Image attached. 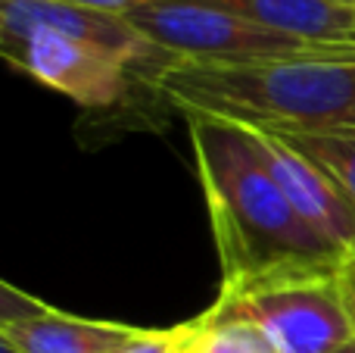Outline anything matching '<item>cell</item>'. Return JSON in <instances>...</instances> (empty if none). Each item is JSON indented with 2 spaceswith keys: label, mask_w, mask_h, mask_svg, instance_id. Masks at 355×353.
<instances>
[{
  "label": "cell",
  "mask_w": 355,
  "mask_h": 353,
  "mask_svg": "<svg viewBox=\"0 0 355 353\" xmlns=\"http://www.w3.org/2000/svg\"><path fill=\"white\" fill-rule=\"evenodd\" d=\"M196 179L218 254V297L306 279H337L346 260L293 210L250 125L187 116Z\"/></svg>",
  "instance_id": "obj_1"
},
{
  "label": "cell",
  "mask_w": 355,
  "mask_h": 353,
  "mask_svg": "<svg viewBox=\"0 0 355 353\" xmlns=\"http://www.w3.org/2000/svg\"><path fill=\"white\" fill-rule=\"evenodd\" d=\"M144 85L184 116L262 131L355 129V44L265 63H168Z\"/></svg>",
  "instance_id": "obj_2"
},
{
  "label": "cell",
  "mask_w": 355,
  "mask_h": 353,
  "mask_svg": "<svg viewBox=\"0 0 355 353\" xmlns=\"http://www.w3.org/2000/svg\"><path fill=\"white\" fill-rule=\"evenodd\" d=\"M131 25L153 47L168 54L178 63H265V60H293V56L327 54L337 44H309L300 38L268 31L237 19L231 13L212 10L190 0H162L141 10H131Z\"/></svg>",
  "instance_id": "obj_3"
},
{
  "label": "cell",
  "mask_w": 355,
  "mask_h": 353,
  "mask_svg": "<svg viewBox=\"0 0 355 353\" xmlns=\"http://www.w3.org/2000/svg\"><path fill=\"white\" fill-rule=\"evenodd\" d=\"M0 54L12 69L66 94L85 110H106L122 104L135 75H141L119 54L44 25H0Z\"/></svg>",
  "instance_id": "obj_4"
},
{
  "label": "cell",
  "mask_w": 355,
  "mask_h": 353,
  "mask_svg": "<svg viewBox=\"0 0 355 353\" xmlns=\"http://www.w3.org/2000/svg\"><path fill=\"white\" fill-rule=\"evenodd\" d=\"M227 300L259 325L281 353H340L355 341L337 279H306Z\"/></svg>",
  "instance_id": "obj_5"
},
{
  "label": "cell",
  "mask_w": 355,
  "mask_h": 353,
  "mask_svg": "<svg viewBox=\"0 0 355 353\" xmlns=\"http://www.w3.org/2000/svg\"><path fill=\"white\" fill-rule=\"evenodd\" d=\"M141 335V325L72 316L10 281L0 285V341L19 353H122Z\"/></svg>",
  "instance_id": "obj_6"
},
{
  "label": "cell",
  "mask_w": 355,
  "mask_h": 353,
  "mask_svg": "<svg viewBox=\"0 0 355 353\" xmlns=\"http://www.w3.org/2000/svg\"><path fill=\"white\" fill-rule=\"evenodd\" d=\"M259 147L268 163L281 191L293 204V210L337 250L343 260L355 256V204L337 188L331 175H324L309 156L284 144L271 131L256 129Z\"/></svg>",
  "instance_id": "obj_7"
},
{
  "label": "cell",
  "mask_w": 355,
  "mask_h": 353,
  "mask_svg": "<svg viewBox=\"0 0 355 353\" xmlns=\"http://www.w3.org/2000/svg\"><path fill=\"white\" fill-rule=\"evenodd\" d=\"M0 25H6V28L44 25V28L87 41L94 47H103L110 54H119L122 60H128L141 72L144 81L153 72L166 69L168 63H175L168 54L153 47L125 16L62 3V0H0Z\"/></svg>",
  "instance_id": "obj_8"
},
{
  "label": "cell",
  "mask_w": 355,
  "mask_h": 353,
  "mask_svg": "<svg viewBox=\"0 0 355 353\" xmlns=\"http://www.w3.org/2000/svg\"><path fill=\"white\" fill-rule=\"evenodd\" d=\"M309 44H355V10L331 0H190Z\"/></svg>",
  "instance_id": "obj_9"
},
{
  "label": "cell",
  "mask_w": 355,
  "mask_h": 353,
  "mask_svg": "<svg viewBox=\"0 0 355 353\" xmlns=\"http://www.w3.org/2000/svg\"><path fill=\"white\" fill-rule=\"evenodd\" d=\"M184 353H281L252 319L234 310L227 300H215L202 316L190 319Z\"/></svg>",
  "instance_id": "obj_10"
},
{
  "label": "cell",
  "mask_w": 355,
  "mask_h": 353,
  "mask_svg": "<svg viewBox=\"0 0 355 353\" xmlns=\"http://www.w3.org/2000/svg\"><path fill=\"white\" fill-rule=\"evenodd\" d=\"M284 144L300 150L324 175L337 181V188L355 204V129L334 131H271Z\"/></svg>",
  "instance_id": "obj_11"
},
{
  "label": "cell",
  "mask_w": 355,
  "mask_h": 353,
  "mask_svg": "<svg viewBox=\"0 0 355 353\" xmlns=\"http://www.w3.org/2000/svg\"><path fill=\"white\" fill-rule=\"evenodd\" d=\"M187 344V325H175V329H144L141 338L128 344L122 353H184Z\"/></svg>",
  "instance_id": "obj_12"
},
{
  "label": "cell",
  "mask_w": 355,
  "mask_h": 353,
  "mask_svg": "<svg viewBox=\"0 0 355 353\" xmlns=\"http://www.w3.org/2000/svg\"><path fill=\"white\" fill-rule=\"evenodd\" d=\"M62 3L87 6V10L112 13V16H128L131 10H141V6H150V3H162V0H62Z\"/></svg>",
  "instance_id": "obj_13"
},
{
  "label": "cell",
  "mask_w": 355,
  "mask_h": 353,
  "mask_svg": "<svg viewBox=\"0 0 355 353\" xmlns=\"http://www.w3.org/2000/svg\"><path fill=\"white\" fill-rule=\"evenodd\" d=\"M340 294H343V304H346V310H349L352 329H355V256L346 260L343 272H340Z\"/></svg>",
  "instance_id": "obj_14"
},
{
  "label": "cell",
  "mask_w": 355,
  "mask_h": 353,
  "mask_svg": "<svg viewBox=\"0 0 355 353\" xmlns=\"http://www.w3.org/2000/svg\"><path fill=\"white\" fill-rule=\"evenodd\" d=\"M0 353H19L12 344H6V341H0Z\"/></svg>",
  "instance_id": "obj_15"
},
{
  "label": "cell",
  "mask_w": 355,
  "mask_h": 353,
  "mask_svg": "<svg viewBox=\"0 0 355 353\" xmlns=\"http://www.w3.org/2000/svg\"><path fill=\"white\" fill-rule=\"evenodd\" d=\"M331 3H337V6H349V10H355V0H331Z\"/></svg>",
  "instance_id": "obj_16"
},
{
  "label": "cell",
  "mask_w": 355,
  "mask_h": 353,
  "mask_svg": "<svg viewBox=\"0 0 355 353\" xmlns=\"http://www.w3.org/2000/svg\"><path fill=\"white\" fill-rule=\"evenodd\" d=\"M340 353H355V341H352V344H346V347L340 350Z\"/></svg>",
  "instance_id": "obj_17"
}]
</instances>
